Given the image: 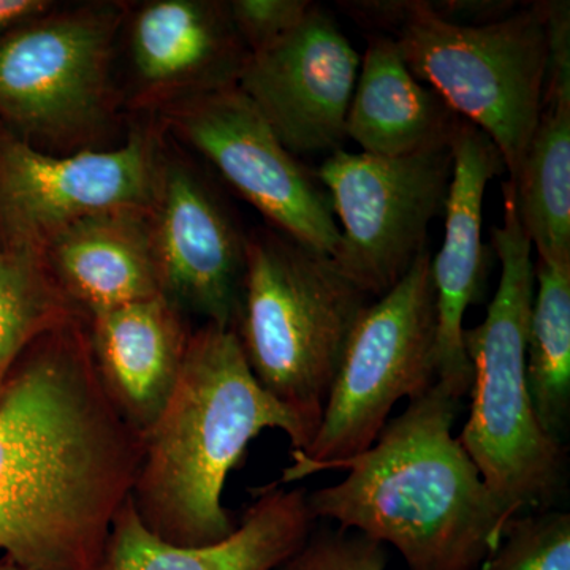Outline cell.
<instances>
[{
	"mask_svg": "<svg viewBox=\"0 0 570 570\" xmlns=\"http://www.w3.org/2000/svg\"><path fill=\"white\" fill-rule=\"evenodd\" d=\"M86 326L105 393L142 438L181 374L193 335L184 314L159 295L92 314Z\"/></svg>",
	"mask_w": 570,
	"mask_h": 570,
	"instance_id": "e0dca14e",
	"label": "cell"
},
{
	"mask_svg": "<svg viewBox=\"0 0 570 570\" xmlns=\"http://www.w3.org/2000/svg\"><path fill=\"white\" fill-rule=\"evenodd\" d=\"M140 459V434L97 376L86 317L39 337L0 395V554L29 570H96Z\"/></svg>",
	"mask_w": 570,
	"mask_h": 570,
	"instance_id": "6da1fadb",
	"label": "cell"
},
{
	"mask_svg": "<svg viewBox=\"0 0 570 570\" xmlns=\"http://www.w3.org/2000/svg\"><path fill=\"white\" fill-rule=\"evenodd\" d=\"M309 0H232L228 14L249 55L283 39L313 10Z\"/></svg>",
	"mask_w": 570,
	"mask_h": 570,
	"instance_id": "d4e9b609",
	"label": "cell"
},
{
	"mask_svg": "<svg viewBox=\"0 0 570 570\" xmlns=\"http://www.w3.org/2000/svg\"><path fill=\"white\" fill-rule=\"evenodd\" d=\"M362 56L314 3L294 31L247 58L236 88L294 156L332 154L346 138Z\"/></svg>",
	"mask_w": 570,
	"mask_h": 570,
	"instance_id": "7c38bea8",
	"label": "cell"
},
{
	"mask_svg": "<svg viewBox=\"0 0 570 570\" xmlns=\"http://www.w3.org/2000/svg\"><path fill=\"white\" fill-rule=\"evenodd\" d=\"M436 302L430 250L406 276L363 311L352 330L321 425L306 450H292L279 485H292L328 464L366 452L397 401L436 384Z\"/></svg>",
	"mask_w": 570,
	"mask_h": 570,
	"instance_id": "52a82bcc",
	"label": "cell"
},
{
	"mask_svg": "<svg viewBox=\"0 0 570 570\" xmlns=\"http://www.w3.org/2000/svg\"><path fill=\"white\" fill-rule=\"evenodd\" d=\"M502 225L493 230L501 279L485 318L463 330L472 387L459 441L494 497L517 517L553 509L566 489L568 448L542 430L532 406L527 373L532 246L512 183H502Z\"/></svg>",
	"mask_w": 570,
	"mask_h": 570,
	"instance_id": "277c9868",
	"label": "cell"
},
{
	"mask_svg": "<svg viewBox=\"0 0 570 570\" xmlns=\"http://www.w3.org/2000/svg\"><path fill=\"white\" fill-rule=\"evenodd\" d=\"M527 373L540 426L564 444L570 420V264L540 258L534 264Z\"/></svg>",
	"mask_w": 570,
	"mask_h": 570,
	"instance_id": "44dd1931",
	"label": "cell"
},
{
	"mask_svg": "<svg viewBox=\"0 0 570 570\" xmlns=\"http://www.w3.org/2000/svg\"><path fill=\"white\" fill-rule=\"evenodd\" d=\"M337 6L363 28L371 29L370 33L387 32L393 37L406 21L411 0H351Z\"/></svg>",
	"mask_w": 570,
	"mask_h": 570,
	"instance_id": "4316f807",
	"label": "cell"
},
{
	"mask_svg": "<svg viewBox=\"0 0 570 570\" xmlns=\"http://www.w3.org/2000/svg\"><path fill=\"white\" fill-rule=\"evenodd\" d=\"M52 10L45 0H0V36Z\"/></svg>",
	"mask_w": 570,
	"mask_h": 570,
	"instance_id": "83f0119b",
	"label": "cell"
},
{
	"mask_svg": "<svg viewBox=\"0 0 570 570\" xmlns=\"http://www.w3.org/2000/svg\"><path fill=\"white\" fill-rule=\"evenodd\" d=\"M513 187L538 258L570 264V62H549L542 111Z\"/></svg>",
	"mask_w": 570,
	"mask_h": 570,
	"instance_id": "ffe728a7",
	"label": "cell"
},
{
	"mask_svg": "<svg viewBox=\"0 0 570 570\" xmlns=\"http://www.w3.org/2000/svg\"><path fill=\"white\" fill-rule=\"evenodd\" d=\"M314 527L307 490L273 482L257 491L227 539L175 546L146 530L129 498L96 570H276L302 549Z\"/></svg>",
	"mask_w": 570,
	"mask_h": 570,
	"instance_id": "2e32d148",
	"label": "cell"
},
{
	"mask_svg": "<svg viewBox=\"0 0 570 570\" xmlns=\"http://www.w3.org/2000/svg\"><path fill=\"white\" fill-rule=\"evenodd\" d=\"M130 61L138 99L167 107L232 88L249 58L227 2L153 0L134 14Z\"/></svg>",
	"mask_w": 570,
	"mask_h": 570,
	"instance_id": "9a60e30c",
	"label": "cell"
},
{
	"mask_svg": "<svg viewBox=\"0 0 570 570\" xmlns=\"http://www.w3.org/2000/svg\"><path fill=\"white\" fill-rule=\"evenodd\" d=\"M452 154L444 242L436 258H431V279L438 321L436 382L461 400L472 387L463 321L468 307L479 302L485 281L483 200L491 179L504 174L505 165L493 141L464 119L453 137Z\"/></svg>",
	"mask_w": 570,
	"mask_h": 570,
	"instance_id": "5bb4252c",
	"label": "cell"
},
{
	"mask_svg": "<svg viewBox=\"0 0 570 570\" xmlns=\"http://www.w3.org/2000/svg\"><path fill=\"white\" fill-rule=\"evenodd\" d=\"M157 146L145 134L110 151L52 154L0 130V246L43 253L52 236L92 214L151 209Z\"/></svg>",
	"mask_w": 570,
	"mask_h": 570,
	"instance_id": "30bf717a",
	"label": "cell"
},
{
	"mask_svg": "<svg viewBox=\"0 0 570 570\" xmlns=\"http://www.w3.org/2000/svg\"><path fill=\"white\" fill-rule=\"evenodd\" d=\"M385 546L360 532L314 530L302 549L276 570H385Z\"/></svg>",
	"mask_w": 570,
	"mask_h": 570,
	"instance_id": "cb8c5ba5",
	"label": "cell"
},
{
	"mask_svg": "<svg viewBox=\"0 0 570 570\" xmlns=\"http://www.w3.org/2000/svg\"><path fill=\"white\" fill-rule=\"evenodd\" d=\"M370 298L328 254L276 228L246 236L234 330L258 384L302 420L311 442Z\"/></svg>",
	"mask_w": 570,
	"mask_h": 570,
	"instance_id": "5b68a950",
	"label": "cell"
},
{
	"mask_svg": "<svg viewBox=\"0 0 570 570\" xmlns=\"http://www.w3.org/2000/svg\"><path fill=\"white\" fill-rule=\"evenodd\" d=\"M41 257L86 318L163 295L151 209H111L82 217L52 236Z\"/></svg>",
	"mask_w": 570,
	"mask_h": 570,
	"instance_id": "ac0fdd59",
	"label": "cell"
},
{
	"mask_svg": "<svg viewBox=\"0 0 570 570\" xmlns=\"http://www.w3.org/2000/svg\"><path fill=\"white\" fill-rule=\"evenodd\" d=\"M366 40L348 105L346 138L362 146V153L379 157L450 148L460 116L414 77L392 36L367 33Z\"/></svg>",
	"mask_w": 570,
	"mask_h": 570,
	"instance_id": "d6986e66",
	"label": "cell"
},
{
	"mask_svg": "<svg viewBox=\"0 0 570 570\" xmlns=\"http://www.w3.org/2000/svg\"><path fill=\"white\" fill-rule=\"evenodd\" d=\"M119 6L50 11L0 36V122L36 145L92 141L111 115Z\"/></svg>",
	"mask_w": 570,
	"mask_h": 570,
	"instance_id": "ba28073f",
	"label": "cell"
},
{
	"mask_svg": "<svg viewBox=\"0 0 570 570\" xmlns=\"http://www.w3.org/2000/svg\"><path fill=\"white\" fill-rule=\"evenodd\" d=\"M160 287L183 314L234 328L246 264V235L187 165L160 160L151 206Z\"/></svg>",
	"mask_w": 570,
	"mask_h": 570,
	"instance_id": "4fadbf2b",
	"label": "cell"
},
{
	"mask_svg": "<svg viewBox=\"0 0 570 570\" xmlns=\"http://www.w3.org/2000/svg\"><path fill=\"white\" fill-rule=\"evenodd\" d=\"M430 3L442 20L469 28L493 24L519 10L513 0H438Z\"/></svg>",
	"mask_w": 570,
	"mask_h": 570,
	"instance_id": "484cf974",
	"label": "cell"
},
{
	"mask_svg": "<svg viewBox=\"0 0 570 570\" xmlns=\"http://www.w3.org/2000/svg\"><path fill=\"white\" fill-rule=\"evenodd\" d=\"M459 407L441 382L409 401L366 452L322 469L346 478L307 491L314 520L389 543L409 570H478L515 515L453 436Z\"/></svg>",
	"mask_w": 570,
	"mask_h": 570,
	"instance_id": "7a4b0ae2",
	"label": "cell"
},
{
	"mask_svg": "<svg viewBox=\"0 0 570 570\" xmlns=\"http://www.w3.org/2000/svg\"><path fill=\"white\" fill-rule=\"evenodd\" d=\"M393 39L414 77L497 146L515 186L542 111L549 69L546 3L493 24L456 26L412 0Z\"/></svg>",
	"mask_w": 570,
	"mask_h": 570,
	"instance_id": "8992f818",
	"label": "cell"
},
{
	"mask_svg": "<svg viewBox=\"0 0 570 570\" xmlns=\"http://www.w3.org/2000/svg\"><path fill=\"white\" fill-rule=\"evenodd\" d=\"M167 122L276 230L335 255L340 225L324 184L236 86L170 105Z\"/></svg>",
	"mask_w": 570,
	"mask_h": 570,
	"instance_id": "8fae6325",
	"label": "cell"
},
{
	"mask_svg": "<svg viewBox=\"0 0 570 570\" xmlns=\"http://www.w3.org/2000/svg\"><path fill=\"white\" fill-rule=\"evenodd\" d=\"M0 570H29L0 554Z\"/></svg>",
	"mask_w": 570,
	"mask_h": 570,
	"instance_id": "f1b7e54d",
	"label": "cell"
},
{
	"mask_svg": "<svg viewBox=\"0 0 570 570\" xmlns=\"http://www.w3.org/2000/svg\"><path fill=\"white\" fill-rule=\"evenodd\" d=\"M340 220L333 261L371 298H381L426 250L444 214L453 174L450 148L401 157L336 149L316 171Z\"/></svg>",
	"mask_w": 570,
	"mask_h": 570,
	"instance_id": "9c48e42d",
	"label": "cell"
},
{
	"mask_svg": "<svg viewBox=\"0 0 570 570\" xmlns=\"http://www.w3.org/2000/svg\"><path fill=\"white\" fill-rule=\"evenodd\" d=\"M266 430L287 434L292 450L311 444L302 420L258 384L235 330L202 325L174 393L141 438L130 502L146 530L184 547L227 539L238 523L224 508L225 482Z\"/></svg>",
	"mask_w": 570,
	"mask_h": 570,
	"instance_id": "3957f363",
	"label": "cell"
},
{
	"mask_svg": "<svg viewBox=\"0 0 570 570\" xmlns=\"http://www.w3.org/2000/svg\"><path fill=\"white\" fill-rule=\"evenodd\" d=\"M478 570H570V515L561 510L521 513Z\"/></svg>",
	"mask_w": 570,
	"mask_h": 570,
	"instance_id": "603a6c76",
	"label": "cell"
},
{
	"mask_svg": "<svg viewBox=\"0 0 570 570\" xmlns=\"http://www.w3.org/2000/svg\"><path fill=\"white\" fill-rule=\"evenodd\" d=\"M78 317L40 254L0 246V395L36 341Z\"/></svg>",
	"mask_w": 570,
	"mask_h": 570,
	"instance_id": "7402d4cb",
	"label": "cell"
}]
</instances>
